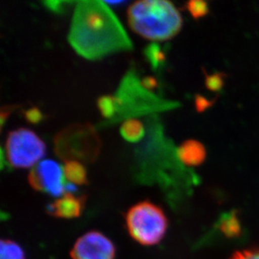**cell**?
I'll use <instances>...</instances> for the list:
<instances>
[{"label": "cell", "instance_id": "obj_17", "mask_svg": "<svg viewBox=\"0 0 259 259\" xmlns=\"http://www.w3.org/2000/svg\"><path fill=\"white\" fill-rule=\"evenodd\" d=\"M224 80L225 75L223 73L205 74V87L210 91L218 92L223 88Z\"/></svg>", "mask_w": 259, "mask_h": 259}, {"label": "cell", "instance_id": "obj_6", "mask_svg": "<svg viewBox=\"0 0 259 259\" xmlns=\"http://www.w3.org/2000/svg\"><path fill=\"white\" fill-rule=\"evenodd\" d=\"M117 103V113L125 117L139 115V113H149L154 108H159L151 93L143 88L140 81L133 74L126 76L115 96Z\"/></svg>", "mask_w": 259, "mask_h": 259}, {"label": "cell", "instance_id": "obj_13", "mask_svg": "<svg viewBox=\"0 0 259 259\" xmlns=\"http://www.w3.org/2000/svg\"><path fill=\"white\" fill-rule=\"evenodd\" d=\"M0 259H25V252L20 245L10 240H2Z\"/></svg>", "mask_w": 259, "mask_h": 259}, {"label": "cell", "instance_id": "obj_18", "mask_svg": "<svg viewBox=\"0 0 259 259\" xmlns=\"http://www.w3.org/2000/svg\"><path fill=\"white\" fill-rule=\"evenodd\" d=\"M23 115L25 117V120L31 124H37L45 118L44 114L36 107H33L27 110L24 111Z\"/></svg>", "mask_w": 259, "mask_h": 259}, {"label": "cell", "instance_id": "obj_8", "mask_svg": "<svg viewBox=\"0 0 259 259\" xmlns=\"http://www.w3.org/2000/svg\"><path fill=\"white\" fill-rule=\"evenodd\" d=\"M71 256L72 259H114L115 247L106 236L93 231L76 241Z\"/></svg>", "mask_w": 259, "mask_h": 259}, {"label": "cell", "instance_id": "obj_9", "mask_svg": "<svg viewBox=\"0 0 259 259\" xmlns=\"http://www.w3.org/2000/svg\"><path fill=\"white\" fill-rule=\"evenodd\" d=\"M85 198L74 194L65 193L55 202L47 206L50 214L61 218H75L81 215Z\"/></svg>", "mask_w": 259, "mask_h": 259}, {"label": "cell", "instance_id": "obj_7", "mask_svg": "<svg viewBox=\"0 0 259 259\" xmlns=\"http://www.w3.org/2000/svg\"><path fill=\"white\" fill-rule=\"evenodd\" d=\"M65 179L63 168L52 159L39 162L28 176L29 183L34 190L57 197L63 196L66 192Z\"/></svg>", "mask_w": 259, "mask_h": 259}, {"label": "cell", "instance_id": "obj_22", "mask_svg": "<svg viewBox=\"0 0 259 259\" xmlns=\"http://www.w3.org/2000/svg\"><path fill=\"white\" fill-rule=\"evenodd\" d=\"M20 106L18 105H8L4 106L1 108V112H0V123H1V128L4 127L5 120L7 119V117Z\"/></svg>", "mask_w": 259, "mask_h": 259}, {"label": "cell", "instance_id": "obj_1", "mask_svg": "<svg viewBox=\"0 0 259 259\" xmlns=\"http://www.w3.org/2000/svg\"><path fill=\"white\" fill-rule=\"evenodd\" d=\"M68 40L77 54L93 61L133 48L127 33L105 1L76 2Z\"/></svg>", "mask_w": 259, "mask_h": 259}, {"label": "cell", "instance_id": "obj_12", "mask_svg": "<svg viewBox=\"0 0 259 259\" xmlns=\"http://www.w3.org/2000/svg\"><path fill=\"white\" fill-rule=\"evenodd\" d=\"M120 133L122 138L128 142H139L144 136V125L138 119L128 118L122 122Z\"/></svg>", "mask_w": 259, "mask_h": 259}, {"label": "cell", "instance_id": "obj_21", "mask_svg": "<svg viewBox=\"0 0 259 259\" xmlns=\"http://www.w3.org/2000/svg\"><path fill=\"white\" fill-rule=\"evenodd\" d=\"M230 259H259V250H244L237 252Z\"/></svg>", "mask_w": 259, "mask_h": 259}, {"label": "cell", "instance_id": "obj_2", "mask_svg": "<svg viewBox=\"0 0 259 259\" xmlns=\"http://www.w3.org/2000/svg\"><path fill=\"white\" fill-rule=\"evenodd\" d=\"M130 29L144 39L164 41L176 36L182 28V17L167 0H140L127 10Z\"/></svg>", "mask_w": 259, "mask_h": 259}, {"label": "cell", "instance_id": "obj_19", "mask_svg": "<svg viewBox=\"0 0 259 259\" xmlns=\"http://www.w3.org/2000/svg\"><path fill=\"white\" fill-rule=\"evenodd\" d=\"M43 4L48 10H52V12L61 14L66 10V7H68L69 5H72L74 3L68 1H47Z\"/></svg>", "mask_w": 259, "mask_h": 259}, {"label": "cell", "instance_id": "obj_23", "mask_svg": "<svg viewBox=\"0 0 259 259\" xmlns=\"http://www.w3.org/2000/svg\"><path fill=\"white\" fill-rule=\"evenodd\" d=\"M140 84L143 88H145L146 90L149 91L154 89L157 87L156 79L153 76H146L140 81Z\"/></svg>", "mask_w": 259, "mask_h": 259}, {"label": "cell", "instance_id": "obj_20", "mask_svg": "<svg viewBox=\"0 0 259 259\" xmlns=\"http://www.w3.org/2000/svg\"><path fill=\"white\" fill-rule=\"evenodd\" d=\"M214 102L213 101H209L206 98H204L202 96L196 95V99H195V105H196V109L198 113H202L204 111L206 110L207 108L212 106Z\"/></svg>", "mask_w": 259, "mask_h": 259}, {"label": "cell", "instance_id": "obj_4", "mask_svg": "<svg viewBox=\"0 0 259 259\" xmlns=\"http://www.w3.org/2000/svg\"><path fill=\"white\" fill-rule=\"evenodd\" d=\"M101 143L90 124L73 125L61 131L55 139V147L60 158L88 162L98 156Z\"/></svg>", "mask_w": 259, "mask_h": 259}, {"label": "cell", "instance_id": "obj_15", "mask_svg": "<svg viewBox=\"0 0 259 259\" xmlns=\"http://www.w3.org/2000/svg\"><path fill=\"white\" fill-rule=\"evenodd\" d=\"M144 56L146 57L147 60L149 64L151 65L153 69H156L164 62L165 60L164 54L161 51V48L159 45L153 43L146 47L144 49Z\"/></svg>", "mask_w": 259, "mask_h": 259}, {"label": "cell", "instance_id": "obj_3", "mask_svg": "<svg viewBox=\"0 0 259 259\" xmlns=\"http://www.w3.org/2000/svg\"><path fill=\"white\" fill-rule=\"evenodd\" d=\"M126 223L131 237L144 246L159 243L168 228L164 211L149 201L138 203L130 208L126 215Z\"/></svg>", "mask_w": 259, "mask_h": 259}, {"label": "cell", "instance_id": "obj_10", "mask_svg": "<svg viewBox=\"0 0 259 259\" xmlns=\"http://www.w3.org/2000/svg\"><path fill=\"white\" fill-rule=\"evenodd\" d=\"M179 159L187 166H198L205 161L206 150L201 142L197 140H186L177 150Z\"/></svg>", "mask_w": 259, "mask_h": 259}, {"label": "cell", "instance_id": "obj_5", "mask_svg": "<svg viewBox=\"0 0 259 259\" xmlns=\"http://www.w3.org/2000/svg\"><path fill=\"white\" fill-rule=\"evenodd\" d=\"M5 154L11 166L26 169L36 165L44 157L46 145L35 133L20 127L8 135Z\"/></svg>", "mask_w": 259, "mask_h": 259}, {"label": "cell", "instance_id": "obj_16", "mask_svg": "<svg viewBox=\"0 0 259 259\" xmlns=\"http://www.w3.org/2000/svg\"><path fill=\"white\" fill-rule=\"evenodd\" d=\"M186 7L188 10V12L191 14V16L196 20L204 17L209 12L208 4L203 0L189 1L186 3Z\"/></svg>", "mask_w": 259, "mask_h": 259}, {"label": "cell", "instance_id": "obj_14", "mask_svg": "<svg viewBox=\"0 0 259 259\" xmlns=\"http://www.w3.org/2000/svg\"><path fill=\"white\" fill-rule=\"evenodd\" d=\"M98 108L101 114L106 118H111L117 112V99L115 96H102L98 99Z\"/></svg>", "mask_w": 259, "mask_h": 259}, {"label": "cell", "instance_id": "obj_11", "mask_svg": "<svg viewBox=\"0 0 259 259\" xmlns=\"http://www.w3.org/2000/svg\"><path fill=\"white\" fill-rule=\"evenodd\" d=\"M64 175L70 183L74 185H87L88 177L85 167L77 160L66 161L63 166Z\"/></svg>", "mask_w": 259, "mask_h": 259}]
</instances>
